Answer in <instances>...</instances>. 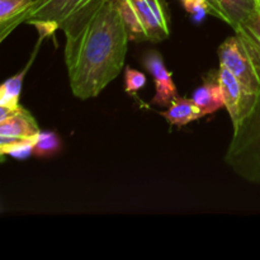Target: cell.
<instances>
[{"instance_id": "6da1fadb", "label": "cell", "mask_w": 260, "mask_h": 260, "mask_svg": "<svg viewBox=\"0 0 260 260\" xmlns=\"http://www.w3.org/2000/svg\"><path fill=\"white\" fill-rule=\"evenodd\" d=\"M65 63L76 98H95L122 71L129 35L113 0H96L63 25Z\"/></svg>"}, {"instance_id": "9a60e30c", "label": "cell", "mask_w": 260, "mask_h": 260, "mask_svg": "<svg viewBox=\"0 0 260 260\" xmlns=\"http://www.w3.org/2000/svg\"><path fill=\"white\" fill-rule=\"evenodd\" d=\"M61 146H62V142L57 134L52 131H40V134L36 137L33 155L40 159L55 156L60 152Z\"/></svg>"}, {"instance_id": "5bb4252c", "label": "cell", "mask_w": 260, "mask_h": 260, "mask_svg": "<svg viewBox=\"0 0 260 260\" xmlns=\"http://www.w3.org/2000/svg\"><path fill=\"white\" fill-rule=\"evenodd\" d=\"M122 15L131 41H147L146 32L136 14L131 0H113Z\"/></svg>"}, {"instance_id": "5b68a950", "label": "cell", "mask_w": 260, "mask_h": 260, "mask_svg": "<svg viewBox=\"0 0 260 260\" xmlns=\"http://www.w3.org/2000/svg\"><path fill=\"white\" fill-rule=\"evenodd\" d=\"M218 80L222 89L225 108L228 109L233 126H235L253 111L259 94L248 90L223 65H220L218 69Z\"/></svg>"}, {"instance_id": "7a4b0ae2", "label": "cell", "mask_w": 260, "mask_h": 260, "mask_svg": "<svg viewBox=\"0 0 260 260\" xmlns=\"http://www.w3.org/2000/svg\"><path fill=\"white\" fill-rule=\"evenodd\" d=\"M233 127L223 161L244 180L260 184V93L253 111Z\"/></svg>"}, {"instance_id": "52a82bcc", "label": "cell", "mask_w": 260, "mask_h": 260, "mask_svg": "<svg viewBox=\"0 0 260 260\" xmlns=\"http://www.w3.org/2000/svg\"><path fill=\"white\" fill-rule=\"evenodd\" d=\"M142 62L150 75L154 76L155 85H156V93H155L151 103L155 106L168 108L178 96V90L173 81L172 73L165 66L164 58L156 51H149L145 53Z\"/></svg>"}, {"instance_id": "8fae6325", "label": "cell", "mask_w": 260, "mask_h": 260, "mask_svg": "<svg viewBox=\"0 0 260 260\" xmlns=\"http://www.w3.org/2000/svg\"><path fill=\"white\" fill-rule=\"evenodd\" d=\"M161 116L169 122L172 126L183 127L193 121L205 117V113L196 104L192 98H180L179 95L172 102L168 109L162 112Z\"/></svg>"}, {"instance_id": "277c9868", "label": "cell", "mask_w": 260, "mask_h": 260, "mask_svg": "<svg viewBox=\"0 0 260 260\" xmlns=\"http://www.w3.org/2000/svg\"><path fill=\"white\" fill-rule=\"evenodd\" d=\"M96 0H32L29 7L17 18L13 29L20 23L37 28L41 37L53 35L57 29L73 20L84 9Z\"/></svg>"}, {"instance_id": "7c38bea8", "label": "cell", "mask_w": 260, "mask_h": 260, "mask_svg": "<svg viewBox=\"0 0 260 260\" xmlns=\"http://www.w3.org/2000/svg\"><path fill=\"white\" fill-rule=\"evenodd\" d=\"M30 63L32 61H29V63L25 66L22 73H18L17 75L7 79L3 83L2 88H0V107H8L12 109H19L22 107L19 104V98L20 93H22L23 80H24L25 73Z\"/></svg>"}, {"instance_id": "8992f818", "label": "cell", "mask_w": 260, "mask_h": 260, "mask_svg": "<svg viewBox=\"0 0 260 260\" xmlns=\"http://www.w3.org/2000/svg\"><path fill=\"white\" fill-rule=\"evenodd\" d=\"M149 42L169 37L170 23L164 0H131Z\"/></svg>"}, {"instance_id": "9c48e42d", "label": "cell", "mask_w": 260, "mask_h": 260, "mask_svg": "<svg viewBox=\"0 0 260 260\" xmlns=\"http://www.w3.org/2000/svg\"><path fill=\"white\" fill-rule=\"evenodd\" d=\"M40 131L32 114L22 107L14 116L0 122V142L30 139L37 136Z\"/></svg>"}, {"instance_id": "e0dca14e", "label": "cell", "mask_w": 260, "mask_h": 260, "mask_svg": "<svg viewBox=\"0 0 260 260\" xmlns=\"http://www.w3.org/2000/svg\"><path fill=\"white\" fill-rule=\"evenodd\" d=\"M183 8L187 10L194 23H201L206 18V15H212V8H211L208 0H180Z\"/></svg>"}, {"instance_id": "ac0fdd59", "label": "cell", "mask_w": 260, "mask_h": 260, "mask_svg": "<svg viewBox=\"0 0 260 260\" xmlns=\"http://www.w3.org/2000/svg\"><path fill=\"white\" fill-rule=\"evenodd\" d=\"M146 85V75L132 68L124 70V90L131 95H136L137 91Z\"/></svg>"}, {"instance_id": "2e32d148", "label": "cell", "mask_w": 260, "mask_h": 260, "mask_svg": "<svg viewBox=\"0 0 260 260\" xmlns=\"http://www.w3.org/2000/svg\"><path fill=\"white\" fill-rule=\"evenodd\" d=\"M36 137L22 140H13V141L0 142V154L2 156L10 155L17 160H24L33 155V149H35Z\"/></svg>"}, {"instance_id": "30bf717a", "label": "cell", "mask_w": 260, "mask_h": 260, "mask_svg": "<svg viewBox=\"0 0 260 260\" xmlns=\"http://www.w3.org/2000/svg\"><path fill=\"white\" fill-rule=\"evenodd\" d=\"M192 99L205 113V116L215 113L220 108L225 107L222 89L218 80V71L211 73L210 75L206 76L205 83L200 88L196 89Z\"/></svg>"}, {"instance_id": "3957f363", "label": "cell", "mask_w": 260, "mask_h": 260, "mask_svg": "<svg viewBox=\"0 0 260 260\" xmlns=\"http://www.w3.org/2000/svg\"><path fill=\"white\" fill-rule=\"evenodd\" d=\"M218 47L220 65L226 66L251 93H260V46L243 28L234 30Z\"/></svg>"}, {"instance_id": "ba28073f", "label": "cell", "mask_w": 260, "mask_h": 260, "mask_svg": "<svg viewBox=\"0 0 260 260\" xmlns=\"http://www.w3.org/2000/svg\"><path fill=\"white\" fill-rule=\"evenodd\" d=\"M213 9L216 18L236 30L260 12V0H213Z\"/></svg>"}, {"instance_id": "ffe728a7", "label": "cell", "mask_w": 260, "mask_h": 260, "mask_svg": "<svg viewBox=\"0 0 260 260\" xmlns=\"http://www.w3.org/2000/svg\"><path fill=\"white\" fill-rule=\"evenodd\" d=\"M208 3H210L211 8H212V15L215 17V9H213V0H208Z\"/></svg>"}, {"instance_id": "d6986e66", "label": "cell", "mask_w": 260, "mask_h": 260, "mask_svg": "<svg viewBox=\"0 0 260 260\" xmlns=\"http://www.w3.org/2000/svg\"><path fill=\"white\" fill-rule=\"evenodd\" d=\"M240 28L245 29L253 37V40L260 46V12Z\"/></svg>"}, {"instance_id": "4fadbf2b", "label": "cell", "mask_w": 260, "mask_h": 260, "mask_svg": "<svg viewBox=\"0 0 260 260\" xmlns=\"http://www.w3.org/2000/svg\"><path fill=\"white\" fill-rule=\"evenodd\" d=\"M32 0H0V27L2 41L13 30L17 18L29 7Z\"/></svg>"}]
</instances>
